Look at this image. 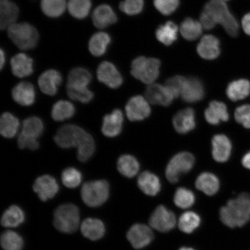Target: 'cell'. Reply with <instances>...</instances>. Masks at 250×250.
<instances>
[{
    "instance_id": "6da1fadb",
    "label": "cell",
    "mask_w": 250,
    "mask_h": 250,
    "mask_svg": "<svg viewBox=\"0 0 250 250\" xmlns=\"http://www.w3.org/2000/svg\"><path fill=\"white\" fill-rule=\"evenodd\" d=\"M220 218L231 229L246 226L250 221V193L243 192L228 200L220 209Z\"/></svg>"
},
{
    "instance_id": "7a4b0ae2",
    "label": "cell",
    "mask_w": 250,
    "mask_h": 250,
    "mask_svg": "<svg viewBox=\"0 0 250 250\" xmlns=\"http://www.w3.org/2000/svg\"><path fill=\"white\" fill-rule=\"evenodd\" d=\"M203 11L211 16L215 24H221L230 36L235 37L238 35L239 23L230 13L226 2L220 0H210L205 5Z\"/></svg>"
},
{
    "instance_id": "3957f363",
    "label": "cell",
    "mask_w": 250,
    "mask_h": 250,
    "mask_svg": "<svg viewBox=\"0 0 250 250\" xmlns=\"http://www.w3.org/2000/svg\"><path fill=\"white\" fill-rule=\"evenodd\" d=\"M9 38L21 50L32 49L38 43L39 34L33 25L28 23H15L7 29Z\"/></svg>"
},
{
    "instance_id": "277c9868",
    "label": "cell",
    "mask_w": 250,
    "mask_h": 250,
    "mask_svg": "<svg viewBox=\"0 0 250 250\" xmlns=\"http://www.w3.org/2000/svg\"><path fill=\"white\" fill-rule=\"evenodd\" d=\"M80 221L79 208L71 203L59 206L55 211L54 226L61 232L70 234L76 232Z\"/></svg>"
},
{
    "instance_id": "5b68a950",
    "label": "cell",
    "mask_w": 250,
    "mask_h": 250,
    "mask_svg": "<svg viewBox=\"0 0 250 250\" xmlns=\"http://www.w3.org/2000/svg\"><path fill=\"white\" fill-rule=\"evenodd\" d=\"M161 62L155 58L140 56L133 61L131 74L136 79L146 84H152L159 76Z\"/></svg>"
},
{
    "instance_id": "8992f818",
    "label": "cell",
    "mask_w": 250,
    "mask_h": 250,
    "mask_svg": "<svg viewBox=\"0 0 250 250\" xmlns=\"http://www.w3.org/2000/svg\"><path fill=\"white\" fill-rule=\"evenodd\" d=\"M109 186L106 180L89 181L83 184L81 197L85 204L90 208L99 207L107 201Z\"/></svg>"
},
{
    "instance_id": "52a82bcc",
    "label": "cell",
    "mask_w": 250,
    "mask_h": 250,
    "mask_svg": "<svg viewBox=\"0 0 250 250\" xmlns=\"http://www.w3.org/2000/svg\"><path fill=\"white\" fill-rule=\"evenodd\" d=\"M195 164V157L191 153L179 152L174 156L166 168V177L171 183H176L181 175L189 172Z\"/></svg>"
},
{
    "instance_id": "ba28073f",
    "label": "cell",
    "mask_w": 250,
    "mask_h": 250,
    "mask_svg": "<svg viewBox=\"0 0 250 250\" xmlns=\"http://www.w3.org/2000/svg\"><path fill=\"white\" fill-rule=\"evenodd\" d=\"M86 131L74 125H65L58 130L54 137L55 142L62 148L77 147Z\"/></svg>"
},
{
    "instance_id": "9c48e42d",
    "label": "cell",
    "mask_w": 250,
    "mask_h": 250,
    "mask_svg": "<svg viewBox=\"0 0 250 250\" xmlns=\"http://www.w3.org/2000/svg\"><path fill=\"white\" fill-rule=\"evenodd\" d=\"M176 223L173 212L162 205L155 209L149 220L150 227L161 232H167L173 229Z\"/></svg>"
},
{
    "instance_id": "30bf717a",
    "label": "cell",
    "mask_w": 250,
    "mask_h": 250,
    "mask_svg": "<svg viewBox=\"0 0 250 250\" xmlns=\"http://www.w3.org/2000/svg\"><path fill=\"white\" fill-rule=\"evenodd\" d=\"M149 103L145 97H132L125 107L127 118L131 121H140L148 118L151 112Z\"/></svg>"
},
{
    "instance_id": "8fae6325",
    "label": "cell",
    "mask_w": 250,
    "mask_h": 250,
    "mask_svg": "<svg viewBox=\"0 0 250 250\" xmlns=\"http://www.w3.org/2000/svg\"><path fill=\"white\" fill-rule=\"evenodd\" d=\"M97 77L100 82L112 89H117L123 83V78L115 65L104 61L101 62L97 70Z\"/></svg>"
},
{
    "instance_id": "7c38bea8",
    "label": "cell",
    "mask_w": 250,
    "mask_h": 250,
    "mask_svg": "<svg viewBox=\"0 0 250 250\" xmlns=\"http://www.w3.org/2000/svg\"><path fill=\"white\" fill-rule=\"evenodd\" d=\"M127 238L134 249H141L149 245L154 238V234L149 227L137 224L130 228Z\"/></svg>"
},
{
    "instance_id": "4fadbf2b",
    "label": "cell",
    "mask_w": 250,
    "mask_h": 250,
    "mask_svg": "<svg viewBox=\"0 0 250 250\" xmlns=\"http://www.w3.org/2000/svg\"><path fill=\"white\" fill-rule=\"evenodd\" d=\"M33 187L34 191L43 202L54 198L59 190L57 181L49 175H43L37 178Z\"/></svg>"
},
{
    "instance_id": "5bb4252c",
    "label": "cell",
    "mask_w": 250,
    "mask_h": 250,
    "mask_svg": "<svg viewBox=\"0 0 250 250\" xmlns=\"http://www.w3.org/2000/svg\"><path fill=\"white\" fill-rule=\"evenodd\" d=\"M145 98L151 104L163 106L169 105L175 99L165 85L154 83L146 87Z\"/></svg>"
},
{
    "instance_id": "9a60e30c",
    "label": "cell",
    "mask_w": 250,
    "mask_h": 250,
    "mask_svg": "<svg viewBox=\"0 0 250 250\" xmlns=\"http://www.w3.org/2000/svg\"><path fill=\"white\" fill-rule=\"evenodd\" d=\"M204 85L201 80L195 77L186 78L181 97L184 102L195 103L204 98Z\"/></svg>"
},
{
    "instance_id": "2e32d148",
    "label": "cell",
    "mask_w": 250,
    "mask_h": 250,
    "mask_svg": "<svg viewBox=\"0 0 250 250\" xmlns=\"http://www.w3.org/2000/svg\"><path fill=\"white\" fill-rule=\"evenodd\" d=\"M62 75L56 70L43 72L39 78V85L42 91L49 96H54L58 92L62 83Z\"/></svg>"
},
{
    "instance_id": "e0dca14e",
    "label": "cell",
    "mask_w": 250,
    "mask_h": 250,
    "mask_svg": "<svg viewBox=\"0 0 250 250\" xmlns=\"http://www.w3.org/2000/svg\"><path fill=\"white\" fill-rule=\"evenodd\" d=\"M124 114L120 109H114L112 113L105 115L103 118L102 133L106 137H115L123 129Z\"/></svg>"
},
{
    "instance_id": "ac0fdd59",
    "label": "cell",
    "mask_w": 250,
    "mask_h": 250,
    "mask_svg": "<svg viewBox=\"0 0 250 250\" xmlns=\"http://www.w3.org/2000/svg\"><path fill=\"white\" fill-rule=\"evenodd\" d=\"M212 155L214 160L224 163L229 159L232 144L224 134H217L212 139Z\"/></svg>"
},
{
    "instance_id": "d6986e66",
    "label": "cell",
    "mask_w": 250,
    "mask_h": 250,
    "mask_svg": "<svg viewBox=\"0 0 250 250\" xmlns=\"http://www.w3.org/2000/svg\"><path fill=\"white\" fill-rule=\"evenodd\" d=\"M117 20V16L113 9L107 4L100 5L93 12V23L99 29H104L116 23Z\"/></svg>"
},
{
    "instance_id": "ffe728a7",
    "label": "cell",
    "mask_w": 250,
    "mask_h": 250,
    "mask_svg": "<svg viewBox=\"0 0 250 250\" xmlns=\"http://www.w3.org/2000/svg\"><path fill=\"white\" fill-rule=\"evenodd\" d=\"M197 52L203 59L213 60L220 55V41L214 36L206 35L199 43Z\"/></svg>"
},
{
    "instance_id": "44dd1931",
    "label": "cell",
    "mask_w": 250,
    "mask_h": 250,
    "mask_svg": "<svg viewBox=\"0 0 250 250\" xmlns=\"http://www.w3.org/2000/svg\"><path fill=\"white\" fill-rule=\"evenodd\" d=\"M173 126L178 133L186 134L194 129L196 126L195 114L190 108L177 112L173 120Z\"/></svg>"
},
{
    "instance_id": "7402d4cb",
    "label": "cell",
    "mask_w": 250,
    "mask_h": 250,
    "mask_svg": "<svg viewBox=\"0 0 250 250\" xmlns=\"http://www.w3.org/2000/svg\"><path fill=\"white\" fill-rule=\"evenodd\" d=\"M15 102L22 106H30L36 101V91L33 84L28 82L19 83L12 92Z\"/></svg>"
},
{
    "instance_id": "603a6c76",
    "label": "cell",
    "mask_w": 250,
    "mask_h": 250,
    "mask_svg": "<svg viewBox=\"0 0 250 250\" xmlns=\"http://www.w3.org/2000/svg\"><path fill=\"white\" fill-rule=\"evenodd\" d=\"M11 65L12 73L18 78L29 77L33 73V60L23 53L15 55Z\"/></svg>"
},
{
    "instance_id": "cb8c5ba5",
    "label": "cell",
    "mask_w": 250,
    "mask_h": 250,
    "mask_svg": "<svg viewBox=\"0 0 250 250\" xmlns=\"http://www.w3.org/2000/svg\"><path fill=\"white\" fill-rule=\"evenodd\" d=\"M20 9L10 0H0V27L1 30L7 29L16 23Z\"/></svg>"
},
{
    "instance_id": "d4e9b609",
    "label": "cell",
    "mask_w": 250,
    "mask_h": 250,
    "mask_svg": "<svg viewBox=\"0 0 250 250\" xmlns=\"http://www.w3.org/2000/svg\"><path fill=\"white\" fill-rule=\"evenodd\" d=\"M205 117L206 121L212 125L228 121L229 117L226 105L218 101H212L209 104L205 110Z\"/></svg>"
},
{
    "instance_id": "484cf974",
    "label": "cell",
    "mask_w": 250,
    "mask_h": 250,
    "mask_svg": "<svg viewBox=\"0 0 250 250\" xmlns=\"http://www.w3.org/2000/svg\"><path fill=\"white\" fill-rule=\"evenodd\" d=\"M81 230L84 236L92 241L102 239L105 232L104 223L99 219L91 218H87L83 221Z\"/></svg>"
},
{
    "instance_id": "4316f807",
    "label": "cell",
    "mask_w": 250,
    "mask_h": 250,
    "mask_svg": "<svg viewBox=\"0 0 250 250\" xmlns=\"http://www.w3.org/2000/svg\"><path fill=\"white\" fill-rule=\"evenodd\" d=\"M139 188L148 196L158 194L161 188V184L158 176L151 172L146 171L140 175L137 180Z\"/></svg>"
},
{
    "instance_id": "83f0119b",
    "label": "cell",
    "mask_w": 250,
    "mask_h": 250,
    "mask_svg": "<svg viewBox=\"0 0 250 250\" xmlns=\"http://www.w3.org/2000/svg\"><path fill=\"white\" fill-rule=\"evenodd\" d=\"M197 189L201 190L206 195L212 196L220 189V181L214 174L205 172L200 174L195 183Z\"/></svg>"
},
{
    "instance_id": "f1b7e54d",
    "label": "cell",
    "mask_w": 250,
    "mask_h": 250,
    "mask_svg": "<svg viewBox=\"0 0 250 250\" xmlns=\"http://www.w3.org/2000/svg\"><path fill=\"white\" fill-rule=\"evenodd\" d=\"M250 93V83L248 80L240 79L234 81L228 85L227 95L230 101L236 102L248 97Z\"/></svg>"
},
{
    "instance_id": "f546056e",
    "label": "cell",
    "mask_w": 250,
    "mask_h": 250,
    "mask_svg": "<svg viewBox=\"0 0 250 250\" xmlns=\"http://www.w3.org/2000/svg\"><path fill=\"white\" fill-rule=\"evenodd\" d=\"M111 37L105 32L94 34L89 42V50L96 57L104 55L111 42Z\"/></svg>"
},
{
    "instance_id": "4dcf8cb0",
    "label": "cell",
    "mask_w": 250,
    "mask_h": 250,
    "mask_svg": "<svg viewBox=\"0 0 250 250\" xmlns=\"http://www.w3.org/2000/svg\"><path fill=\"white\" fill-rule=\"evenodd\" d=\"M92 80V74L88 70L83 67L74 68L68 74L67 86L86 87Z\"/></svg>"
},
{
    "instance_id": "1f68e13d",
    "label": "cell",
    "mask_w": 250,
    "mask_h": 250,
    "mask_svg": "<svg viewBox=\"0 0 250 250\" xmlns=\"http://www.w3.org/2000/svg\"><path fill=\"white\" fill-rule=\"evenodd\" d=\"M25 220V214L22 209L17 205H12L3 214L1 223L3 227L15 228L20 226Z\"/></svg>"
},
{
    "instance_id": "d6a6232c",
    "label": "cell",
    "mask_w": 250,
    "mask_h": 250,
    "mask_svg": "<svg viewBox=\"0 0 250 250\" xmlns=\"http://www.w3.org/2000/svg\"><path fill=\"white\" fill-rule=\"evenodd\" d=\"M117 167L124 176L132 178L138 173L140 164L135 157L130 155H124L118 159Z\"/></svg>"
},
{
    "instance_id": "836d02e7",
    "label": "cell",
    "mask_w": 250,
    "mask_h": 250,
    "mask_svg": "<svg viewBox=\"0 0 250 250\" xmlns=\"http://www.w3.org/2000/svg\"><path fill=\"white\" fill-rule=\"evenodd\" d=\"M20 121L9 112H4L0 119V132L5 138H12L18 132Z\"/></svg>"
},
{
    "instance_id": "e575fe53",
    "label": "cell",
    "mask_w": 250,
    "mask_h": 250,
    "mask_svg": "<svg viewBox=\"0 0 250 250\" xmlns=\"http://www.w3.org/2000/svg\"><path fill=\"white\" fill-rule=\"evenodd\" d=\"M178 27L173 21H168L159 26L156 31V37L159 42L165 45H170L177 39Z\"/></svg>"
},
{
    "instance_id": "d590c367",
    "label": "cell",
    "mask_w": 250,
    "mask_h": 250,
    "mask_svg": "<svg viewBox=\"0 0 250 250\" xmlns=\"http://www.w3.org/2000/svg\"><path fill=\"white\" fill-rule=\"evenodd\" d=\"M95 141L91 135L86 132L77 146L78 160L86 162L92 157L95 151Z\"/></svg>"
},
{
    "instance_id": "8d00e7d4",
    "label": "cell",
    "mask_w": 250,
    "mask_h": 250,
    "mask_svg": "<svg viewBox=\"0 0 250 250\" xmlns=\"http://www.w3.org/2000/svg\"><path fill=\"white\" fill-rule=\"evenodd\" d=\"M41 8L47 17L56 18L64 14L67 3L66 0H42Z\"/></svg>"
},
{
    "instance_id": "74e56055",
    "label": "cell",
    "mask_w": 250,
    "mask_h": 250,
    "mask_svg": "<svg viewBox=\"0 0 250 250\" xmlns=\"http://www.w3.org/2000/svg\"><path fill=\"white\" fill-rule=\"evenodd\" d=\"M75 112L76 108L71 102L60 101L53 106L51 115L55 121L61 122L73 117Z\"/></svg>"
},
{
    "instance_id": "f35d334b",
    "label": "cell",
    "mask_w": 250,
    "mask_h": 250,
    "mask_svg": "<svg viewBox=\"0 0 250 250\" xmlns=\"http://www.w3.org/2000/svg\"><path fill=\"white\" fill-rule=\"evenodd\" d=\"M92 8L91 0H68L67 9L72 17L83 20L89 15Z\"/></svg>"
},
{
    "instance_id": "ab89813d",
    "label": "cell",
    "mask_w": 250,
    "mask_h": 250,
    "mask_svg": "<svg viewBox=\"0 0 250 250\" xmlns=\"http://www.w3.org/2000/svg\"><path fill=\"white\" fill-rule=\"evenodd\" d=\"M180 31L184 39L188 41L198 39L202 33V25L192 18H187L180 26Z\"/></svg>"
},
{
    "instance_id": "60d3db41",
    "label": "cell",
    "mask_w": 250,
    "mask_h": 250,
    "mask_svg": "<svg viewBox=\"0 0 250 250\" xmlns=\"http://www.w3.org/2000/svg\"><path fill=\"white\" fill-rule=\"evenodd\" d=\"M43 124L41 119L37 117H31L23 121L21 134L31 138L38 139L43 131Z\"/></svg>"
},
{
    "instance_id": "b9f144b4",
    "label": "cell",
    "mask_w": 250,
    "mask_h": 250,
    "mask_svg": "<svg viewBox=\"0 0 250 250\" xmlns=\"http://www.w3.org/2000/svg\"><path fill=\"white\" fill-rule=\"evenodd\" d=\"M201 224V218L193 211H187L181 215L179 220V229L186 233H191Z\"/></svg>"
},
{
    "instance_id": "7bdbcfd3",
    "label": "cell",
    "mask_w": 250,
    "mask_h": 250,
    "mask_svg": "<svg viewBox=\"0 0 250 250\" xmlns=\"http://www.w3.org/2000/svg\"><path fill=\"white\" fill-rule=\"evenodd\" d=\"M1 245L4 250H21L24 241L20 234L12 230H7L2 234Z\"/></svg>"
},
{
    "instance_id": "ee69618b",
    "label": "cell",
    "mask_w": 250,
    "mask_h": 250,
    "mask_svg": "<svg viewBox=\"0 0 250 250\" xmlns=\"http://www.w3.org/2000/svg\"><path fill=\"white\" fill-rule=\"evenodd\" d=\"M195 201L193 193L185 188H179L175 193L174 202L178 208H188L194 204Z\"/></svg>"
},
{
    "instance_id": "f6af8a7d",
    "label": "cell",
    "mask_w": 250,
    "mask_h": 250,
    "mask_svg": "<svg viewBox=\"0 0 250 250\" xmlns=\"http://www.w3.org/2000/svg\"><path fill=\"white\" fill-rule=\"evenodd\" d=\"M82 179V174L76 168L68 167L62 172V183L68 188H75L79 186Z\"/></svg>"
},
{
    "instance_id": "bcb514c9",
    "label": "cell",
    "mask_w": 250,
    "mask_h": 250,
    "mask_svg": "<svg viewBox=\"0 0 250 250\" xmlns=\"http://www.w3.org/2000/svg\"><path fill=\"white\" fill-rule=\"evenodd\" d=\"M68 96L74 101L88 103L93 99V93L86 87L67 86Z\"/></svg>"
},
{
    "instance_id": "7dc6e473",
    "label": "cell",
    "mask_w": 250,
    "mask_h": 250,
    "mask_svg": "<svg viewBox=\"0 0 250 250\" xmlns=\"http://www.w3.org/2000/svg\"><path fill=\"white\" fill-rule=\"evenodd\" d=\"M144 0H124L120 4V9L128 15L139 14L143 11Z\"/></svg>"
},
{
    "instance_id": "c3c4849f",
    "label": "cell",
    "mask_w": 250,
    "mask_h": 250,
    "mask_svg": "<svg viewBox=\"0 0 250 250\" xmlns=\"http://www.w3.org/2000/svg\"><path fill=\"white\" fill-rule=\"evenodd\" d=\"M154 4L157 10L165 15H171L180 5V0H154Z\"/></svg>"
},
{
    "instance_id": "681fc988",
    "label": "cell",
    "mask_w": 250,
    "mask_h": 250,
    "mask_svg": "<svg viewBox=\"0 0 250 250\" xmlns=\"http://www.w3.org/2000/svg\"><path fill=\"white\" fill-rule=\"evenodd\" d=\"M186 78L177 76L171 77L166 82L165 85L167 87L175 99L181 96Z\"/></svg>"
},
{
    "instance_id": "f907efd6",
    "label": "cell",
    "mask_w": 250,
    "mask_h": 250,
    "mask_svg": "<svg viewBox=\"0 0 250 250\" xmlns=\"http://www.w3.org/2000/svg\"><path fill=\"white\" fill-rule=\"evenodd\" d=\"M234 118L237 123L248 129L250 128V105L240 106L234 112Z\"/></svg>"
},
{
    "instance_id": "816d5d0a",
    "label": "cell",
    "mask_w": 250,
    "mask_h": 250,
    "mask_svg": "<svg viewBox=\"0 0 250 250\" xmlns=\"http://www.w3.org/2000/svg\"><path fill=\"white\" fill-rule=\"evenodd\" d=\"M18 144L19 147L21 149L36 150L39 148L40 146V143L37 139L31 138L21 133L18 137Z\"/></svg>"
},
{
    "instance_id": "f5cc1de1",
    "label": "cell",
    "mask_w": 250,
    "mask_h": 250,
    "mask_svg": "<svg viewBox=\"0 0 250 250\" xmlns=\"http://www.w3.org/2000/svg\"><path fill=\"white\" fill-rule=\"evenodd\" d=\"M200 18L202 26L206 30H211L216 26L211 16L205 11H203Z\"/></svg>"
},
{
    "instance_id": "db71d44e",
    "label": "cell",
    "mask_w": 250,
    "mask_h": 250,
    "mask_svg": "<svg viewBox=\"0 0 250 250\" xmlns=\"http://www.w3.org/2000/svg\"><path fill=\"white\" fill-rule=\"evenodd\" d=\"M242 24L245 33L250 36V12L244 16L242 19Z\"/></svg>"
},
{
    "instance_id": "11a10c76",
    "label": "cell",
    "mask_w": 250,
    "mask_h": 250,
    "mask_svg": "<svg viewBox=\"0 0 250 250\" xmlns=\"http://www.w3.org/2000/svg\"><path fill=\"white\" fill-rule=\"evenodd\" d=\"M242 165L244 167L250 170V152L244 156L242 159Z\"/></svg>"
},
{
    "instance_id": "9f6ffc18",
    "label": "cell",
    "mask_w": 250,
    "mask_h": 250,
    "mask_svg": "<svg viewBox=\"0 0 250 250\" xmlns=\"http://www.w3.org/2000/svg\"><path fill=\"white\" fill-rule=\"evenodd\" d=\"M5 54L4 51L2 49H1V56H0V67H1V69H2L5 63Z\"/></svg>"
},
{
    "instance_id": "6f0895ef",
    "label": "cell",
    "mask_w": 250,
    "mask_h": 250,
    "mask_svg": "<svg viewBox=\"0 0 250 250\" xmlns=\"http://www.w3.org/2000/svg\"><path fill=\"white\" fill-rule=\"evenodd\" d=\"M179 250H195L193 249L192 248H181Z\"/></svg>"
},
{
    "instance_id": "680465c9",
    "label": "cell",
    "mask_w": 250,
    "mask_h": 250,
    "mask_svg": "<svg viewBox=\"0 0 250 250\" xmlns=\"http://www.w3.org/2000/svg\"><path fill=\"white\" fill-rule=\"evenodd\" d=\"M220 1L224 2V1H229V0H220Z\"/></svg>"
}]
</instances>
